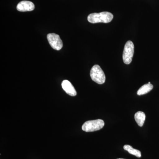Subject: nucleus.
I'll return each mask as SVG.
<instances>
[{"mask_svg":"<svg viewBox=\"0 0 159 159\" xmlns=\"http://www.w3.org/2000/svg\"><path fill=\"white\" fill-rule=\"evenodd\" d=\"M113 15L108 11H102L99 13H93L88 16V20L92 24L108 23L113 19Z\"/></svg>","mask_w":159,"mask_h":159,"instance_id":"f257e3e1","label":"nucleus"},{"mask_svg":"<svg viewBox=\"0 0 159 159\" xmlns=\"http://www.w3.org/2000/svg\"><path fill=\"white\" fill-rule=\"evenodd\" d=\"M104 121L102 119L89 120L84 123L82 126V130L87 132L96 131L100 130L104 126Z\"/></svg>","mask_w":159,"mask_h":159,"instance_id":"f03ea898","label":"nucleus"},{"mask_svg":"<svg viewBox=\"0 0 159 159\" xmlns=\"http://www.w3.org/2000/svg\"><path fill=\"white\" fill-rule=\"evenodd\" d=\"M90 77L93 81L98 84H103L105 82V74L98 65H95L91 69Z\"/></svg>","mask_w":159,"mask_h":159,"instance_id":"7ed1b4c3","label":"nucleus"},{"mask_svg":"<svg viewBox=\"0 0 159 159\" xmlns=\"http://www.w3.org/2000/svg\"><path fill=\"white\" fill-rule=\"evenodd\" d=\"M134 44L131 41H128L125 43L123 51V62L125 64H129L132 61L134 54Z\"/></svg>","mask_w":159,"mask_h":159,"instance_id":"20e7f679","label":"nucleus"},{"mask_svg":"<svg viewBox=\"0 0 159 159\" xmlns=\"http://www.w3.org/2000/svg\"><path fill=\"white\" fill-rule=\"evenodd\" d=\"M47 39L52 48L59 51L62 48L63 43L59 35L55 33H50L47 35Z\"/></svg>","mask_w":159,"mask_h":159,"instance_id":"39448f33","label":"nucleus"},{"mask_svg":"<svg viewBox=\"0 0 159 159\" xmlns=\"http://www.w3.org/2000/svg\"><path fill=\"white\" fill-rule=\"evenodd\" d=\"M16 9L20 11H33L34 9V5L32 2L28 1H23L18 4Z\"/></svg>","mask_w":159,"mask_h":159,"instance_id":"423d86ee","label":"nucleus"},{"mask_svg":"<svg viewBox=\"0 0 159 159\" xmlns=\"http://www.w3.org/2000/svg\"><path fill=\"white\" fill-rule=\"evenodd\" d=\"M61 86L63 89L70 96L75 97L77 95V92L74 88V86L69 80H64L61 83Z\"/></svg>","mask_w":159,"mask_h":159,"instance_id":"0eeeda50","label":"nucleus"},{"mask_svg":"<svg viewBox=\"0 0 159 159\" xmlns=\"http://www.w3.org/2000/svg\"><path fill=\"white\" fill-rule=\"evenodd\" d=\"M134 119L139 126H143L145 119V115L143 112L138 111L135 114Z\"/></svg>","mask_w":159,"mask_h":159,"instance_id":"6e6552de","label":"nucleus"},{"mask_svg":"<svg viewBox=\"0 0 159 159\" xmlns=\"http://www.w3.org/2000/svg\"><path fill=\"white\" fill-rule=\"evenodd\" d=\"M153 88V86L151 84H144L139 89V90L137 92V94L139 96H141V95L147 94V93H149L150 91H151Z\"/></svg>","mask_w":159,"mask_h":159,"instance_id":"1a4fd4ad","label":"nucleus"},{"mask_svg":"<svg viewBox=\"0 0 159 159\" xmlns=\"http://www.w3.org/2000/svg\"><path fill=\"white\" fill-rule=\"evenodd\" d=\"M123 148L125 150L127 151L129 153L135 156L138 157H141V152L140 151L137 150V149H134L129 145H125L123 147Z\"/></svg>","mask_w":159,"mask_h":159,"instance_id":"9d476101","label":"nucleus"},{"mask_svg":"<svg viewBox=\"0 0 159 159\" xmlns=\"http://www.w3.org/2000/svg\"><path fill=\"white\" fill-rule=\"evenodd\" d=\"M122 159V158H119V159Z\"/></svg>","mask_w":159,"mask_h":159,"instance_id":"9b49d317","label":"nucleus"},{"mask_svg":"<svg viewBox=\"0 0 159 159\" xmlns=\"http://www.w3.org/2000/svg\"><path fill=\"white\" fill-rule=\"evenodd\" d=\"M148 84H151V83H150V82H149L148 83Z\"/></svg>","mask_w":159,"mask_h":159,"instance_id":"f8f14e48","label":"nucleus"}]
</instances>
